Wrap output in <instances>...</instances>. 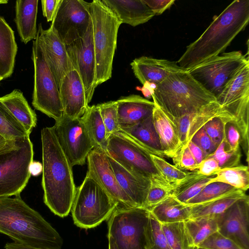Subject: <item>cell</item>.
<instances>
[{"mask_svg":"<svg viewBox=\"0 0 249 249\" xmlns=\"http://www.w3.org/2000/svg\"><path fill=\"white\" fill-rule=\"evenodd\" d=\"M249 21V0H235L218 16L195 41L187 46L177 61L188 70L219 55L230 44Z\"/></svg>","mask_w":249,"mask_h":249,"instance_id":"6da1fadb","label":"cell"},{"mask_svg":"<svg viewBox=\"0 0 249 249\" xmlns=\"http://www.w3.org/2000/svg\"><path fill=\"white\" fill-rule=\"evenodd\" d=\"M41 140L44 202L54 214L64 217L71 210L76 190L72 167L62 151L52 127L41 130Z\"/></svg>","mask_w":249,"mask_h":249,"instance_id":"7a4b0ae2","label":"cell"},{"mask_svg":"<svg viewBox=\"0 0 249 249\" xmlns=\"http://www.w3.org/2000/svg\"><path fill=\"white\" fill-rule=\"evenodd\" d=\"M0 233L14 242L42 249H61L58 232L20 196L0 197Z\"/></svg>","mask_w":249,"mask_h":249,"instance_id":"3957f363","label":"cell"},{"mask_svg":"<svg viewBox=\"0 0 249 249\" xmlns=\"http://www.w3.org/2000/svg\"><path fill=\"white\" fill-rule=\"evenodd\" d=\"M151 95L171 120L197 112L216 101L185 70L170 74L154 87Z\"/></svg>","mask_w":249,"mask_h":249,"instance_id":"277c9868","label":"cell"},{"mask_svg":"<svg viewBox=\"0 0 249 249\" xmlns=\"http://www.w3.org/2000/svg\"><path fill=\"white\" fill-rule=\"evenodd\" d=\"M96 60L95 86L112 77L118 30L122 23L101 0L89 2Z\"/></svg>","mask_w":249,"mask_h":249,"instance_id":"5b68a950","label":"cell"},{"mask_svg":"<svg viewBox=\"0 0 249 249\" xmlns=\"http://www.w3.org/2000/svg\"><path fill=\"white\" fill-rule=\"evenodd\" d=\"M118 204L88 174L76 188L71 211L77 227L90 229L108 219Z\"/></svg>","mask_w":249,"mask_h":249,"instance_id":"8992f818","label":"cell"},{"mask_svg":"<svg viewBox=\"0 0 249 249\" xmlns=\"http://www.w3.org/2000/svg\"><path fill=\"white\" fill-rule=\"evenodd\" d=\"M33 145L29 136L0 152V197L19 196L31 177Z\"/></svg>","mask_w":249,"mask_h":249,"instance_id":"52a82bcc","label":"cell"},{"mask_svg":"<svg viewBox=\"0 0 249 249\" xmlns=\"http://www.w3.org/2000/svg\"><path fill=\"white\" fill-rule=\"evenodd\" d=\"M249 63L240 51L224 53L187 70L194 79L216 98L239 71Z\"/></svg>","mask_w":249,"mask_h":249,"instance_id":"ba28073f","label":"cell"},{"mask_svg":"<svg viewBox=\"0 0 249 249\" xmlns=\"http://www.w3.org/2000/svg\"><path fill=\"white\" fill-rule=\"evenodd\" d=\"M107 154L131 172L147 178L151 182L171 186L159 173L152 160L151 154L121 131L108 138Z\"/></svg>","mask_w":249,"mask_h":249,"instance_id":"9c48e42d","label":"cell"},{"mask_svg":"<svg viewBox=\"0 0 249 249\" xmlns=\"http://www.w3.org/2000/svg\"><path fill=\"white\" fill-rule=\"evenodd\" d=\"M32 59L34 67L32 105L36 109L57 121L64 115L59 91L36 37L33 42Z\"/></svg>","mask_w":249,"mask_h":249,"instance_id":"30bf717a","label":"cell"},{"mask_svg":"<svg viewBox=\"0 0 249 249\" xmlns=\"http://www.w3.org/2000/svg\"><path fill=\"white\" fill-rule=\"evenodd\" d=\"M150 210L117 206L108 220V237L118 249H145L144 229Z\"/></svg>","mask_w":249,"mask_h":249,"instance_id":"8fae6325","label":"cell"},{"mask_svg":"<svg viewBox=\"0 0 249 249\" xmlns=\"http://www.w3.org/2000/svg\"><path fill=\"white\" fill-rule=\"evenodd\" d=\"M216 102L234 118L244 151L249 149V63L244 66L216 98Z\"/></svg>","mask_w":249,"mask_h":249,"instance_id":"7c38bea8","label":"cell"},{"mask_svg":"<svg viewBox=\"0 0 249 249\" xmlns=\"http://www.w3.org/2000/svg\"><path fill=\"white\" fill-rule=\"evenodd\" d=\"M52 128L71 166L85 164L93 146L81 117L63 115Z\"/></svg>","mask_w":249,"mask_h":249,"instance_id":"4fadbf2b","label":"cell"},{"mask_svg":"<svg viewBox=\"0 0 249 249\" xmlns=\"http://www.w3.org/2000/svg\"><path fill=\"white\" fill-rule=\"evenodd\" d=\"M90 21L89 2L61 0L51 27L60 39L68 45L85 36Z\"/></svg>","mask_w":249,"mask_h":249,"instance_id":"5bb4252c","label":"cell"},{"mask_svg":"<svg viewBox=\"0 0 249 249\" xmlns=\"http://www.w3.org/2000/svg\"><path fill=\"white\" fill-rule=\"evenodd\" d=\"M66 47L73 68L82 80L86 102L89 105L96 88V60L91 19L85 36Z\"/></svg>","mask_w":249,"mask_h":249,"instance_id":"9a60e30c","label":"cell"},{"mask_svg":"<svg viewBox=\"0 0 249 249\" xmlns=\"http://www.w3.org/2000/svg\"><path fill=\"white\" fill-rule=\"evenodd\" d=\"M218 232L243 249H249V197L241 198L217 215Z\"/></svg>","mask_w":249,"mask_h":249,"instance_id":"2e32d148","label":"cell"},{"mask_svg":"<svg viewBox=\"0 0 249 249\" xmlns=\"http://www.w3.org/2000/svg\"><path fill=\"white\" fill-rule=\"evenodd\" d=\"M88 174L118 204L125 207H136L120 186L107 155L105 152L93 149L87 158Z\"/></svg>","mask_w":249,"mask_h":249,"instance_id":"e0dca14e","label":"cell"},{"mask_svg":"<svg viewBox=\"0 0 249 249\" xmlns=\"http://www.w3.org/2000/svg\"><path fill=\"white\" fill-rule=\"evenodd\" d=\"M36 37L59 89L64 77L73 68L66 45L51 26L45 30L41 23Z\"/></svg>","mask_w":249,"mask_h":249,"instance_id":"ac0fdd59","label":"cell"},{"mask_svg":"<svg viewBox=\"0 0 249 249\" xmlns=\"http://www.w3.org/2000/svg\"><path fill=\"white\" fill-rule=\"evenodd\" d=\"M216 117L234 120V117L224 109L216 101L204 107L197 112L171 120L178 132L181 146L179 151L187 147L194 135L206 123Z\"/></svg>","mask_w":249,"mask_h":249,"instance_id":"d6986e66","label":"cell"},{"mask_svg":"<svg viewBox=\"0 0 249 249\" xmlns=\"http://www.w3.org/2000/svg\"><path fill=\"white\" fill-rule=\"evenodd\" d=\"M135 76L145 87H154L161 83L170 74L182 71L177 62L142 56L130 63Z\"/></svg>","mask_w":249,"mask_h":249,"instance_id":"ffe728a7","label":"cell"},{"mask_svg":"<svg viewBox=\"0 0 249 249\" xmlns=\"http://www.w3.org/2000/svg\"><path fill=\"white\" fill-rule=\"evenodd\" d=\"M59 91L64 115L71 118L81 117L89 105L82 80L74 68L64 77Z\"/></svg>","mask_w":249,"mask_h":249,"instance_id":"44dd1931","label":"cell"},{"mask_svg":"<svg viewBox=\"0 0 249 249\" xmlns=\"http://www.w3.org/2000/svg\"><path fill=\"white\" fill-rule=\"evenodd\" d=\"M107 157L121 188L136 207L144 208L151 180L127 170L111 157Z\"/></svg>","mask_w":249,"mask_h":249,"instance_id":"7402d4cb","label":"cell"},{"mask_svg":"<svg viewBox=\"0 0 249 249\" xmlns=\"http://www.w3.org/2000/svg\"><path fill=\"white\" fill-rule=\"evenodd\" d=\"M120 129L131 127L153 114V102L139 95L122 96L116 100Z\"/></svg>","mask_w":249,"mask_h":249,"instance_id":"603a6c76","label":"cell"},{"mask_svg":"<svg viewBox=\"0 0 249 249\" xmlns=\"http://www.w3.org/2000/svg\"><path fill=\"white\" fill-rule=\"evenodd\" d=\"M122 23L135 27L150 20L154 14L143 0H101Z\"/></svg>","mask_w":249,"mask_h":249,"instance_id":"cb8c5ba5","label":"cell"},{"mask_svg":"<svg viewBox=\"0 0 249 249\" xmlns=\"http://www.w3.org/2000/svg\"><path fill=\"white\" fill-rule=\"evenodd\" d=\"M152 115L162 152L165 157L172 159L181 148L177 127L168 116L155 104Z\"/></svg>","mask_w":249,"mask_h":249,"instance_id":"d4e9b609","label":"cell"},{"mask_svg":"<svg viewBox=\"0 0 249 249\" xmlns=\"http://www.w3.org/2000/svg\"><path fill=\"white\" fill-rule=\"evenodd\" d=\"M38 3V0L16 1L15 21L20 40L24 44L35 40L36 37Z\"/></svg>","mask_w":249,"mask_h":249,"instance_id":"484cf974","label":"cell"},{"mask_svg":"<svg viewBox=\"0 0 249 249\" xmlns=\"http://www.w3.org/2000/svg\"><path fill=\"white\" fill-rule=\"evenodd\" d=\"M120 131L127 135L151 154L162 158L165 157L154 124L152 115L134 125L120 129Z\"/></svg>","mask_w":249,"mask_h":249,"instance_id":"4316f807","label":"cell"},{"mask_svg":"<svg viewBox=\"0 0 249 249\" xmlns=\"http://www.w3.org/2000/svg\"><path fill=\"white\" fill-rule=\"evenodd\" d=\"M0 101L30 135L36 125L37 118L22 92L15 89L0 97Z\"/></svg>","mask_w":249,"mask_h":249,"instance_id":"83f0119b","label":"cell"},{"mask_svg":"<svg viewBox=\"0 0 249 249\" xmlns=\"http://www.w3.org/2000/svg\"><path fill=\"white\" fill-rule=\"evenodd\" d=\"M17 51L14 31L0 16V77L2 79L12 74Z\"/></svg>","mask_w":249,"mask_h":249,"instance_id":"f1b7e54d","label":"cell"},{"mask_svg":"<svg viewBox=\"0 0 249 249\" xmlns=\"http://www.w3.org/2000/svg\"><path fill=\"white\" fill-rule=\"evenodd\" d=\"M93 149L101 150L107 153V139L106 130L98 105H88L81 117Z\"/></svg>","mask_w":249,"mask_h":249,"instance_id":"f546056e","label":"cell"},{"mask_svg":"<svg viewBox=\"0 0 249 249\" xmlns=\"http://www.w3.org/2000/svg\"><path fill=\"white\" fill-rule=\"evenodd\" d=\"M150 212L162 224L185 221L191 217L190 206L181 203L172 195Z\"/></svg>","mask_w":249,"mask_h":249,"instance_id":"4dcf8cb0","label":"cell"},{"mask_svg":"<svg viewBox=\"0 0 249 249\" xmlns=\"http://www.w3.org/2000/svg\"><path fill=\"white\" fill-rule=\"evenodd\" d=\"M245 192L236 189L212 200L191 205L190 218L221 214L236 201L247 196Z\"/></svg>","mask_w":249,"mask_h":249,"instance_id":"1f68e13d","label":"cell"},{"mask_svg":"<svg viewBox=\"0 0 249 249\" xmlns=\"http://www.w3.org/2000/svg\"><path fill=\"white\" fill-rule=\"evenodd\" d=\"M212 176H204L197 171L190 172L186 178L174 186L172 196L185 204L201 192Z\"/></svg>","mask_w":249,"mask_h":249,"instance_id":"d6a6232c","label":"cell"},{"mask_svg":"<svg viewBox=\"0 0 249 249\" xmlns=\"http://www.w3.org/2000/svg\"><path fill=\"white\" fill-rule=\"evenodd\" d=\"M184 224L196 247H198L210 236L218 231L217 215L189 218L184 221Z\"/></svg>","mask_w":249,"mask_h":249,"instance_id":"836d02e7","label":"cell"},{"mask_svg":"<svg viewBox=\"0 0 249 249\" xmlns=\"http://www.w3.org/2000/svg\"><path fill=\"white\" fill-rule=\"evenodd\" d=\"M213 175L208 184L214 182H221L245 192L249 188V171L248 166L239 165L222 168L215 172Z\"/></svg>","mask_w":249,"mask_h":249,"instance_id":"e575fe53","label":"cell"},{"mask_svg":"<svg viewBox=\"0 0 249 249\" xmlns=\"http://www.w3.org/2000/svg\"><path fill=\"white\" fill-rule=\"evenodd\" d=\"M171 249H196L185 226L184 221L162 224Z\"/></svg>","mask_w":249,"mask_h":249,"instance_id":"d590c367","label":"cell"},{"mask_svg":"<svg viewBox=\"0 0 249 249\" xmlns=\"http://www.w3.org/2000/svg\"><path fill=\"white\" fill-rule=\"evenodd\" d=\"M145 249H171L164 231L162 224L151 213L144 229Z\"/></svg>","mask_w":249,"mask_h":249,"instance_id":"8d00e7d4","label":"cell"},{"mask_svg":"<svg viewBox=\"0 0 249 249\" xmlns=\"http://www.w3.org/2000/svg\"><path fill=\"white\" fill-rule=\"evenodd\" d=\"M0 135L7 140L20 139L30 135L0 101Z\"/></svg>","mask_w":249,"mask_h":249,"instance_id":"74e56055","label":"cell"},{"mask_svg":"<svg viewBox=\"0 0 249 249\" xmlns=\"http://www.w3.org/2000/svg\"><path fill=\"white\" fill-rule=\"evenodd\" d=\"M151 157L159 173L172 186L173 190L176 184L186 178L190 173L170 164L163 158L153 154L151 155Z\"/></svg>","mask_w":249,"mask_h":249,"instance_id":"f35d334b","label":"cell"},{"mask_svg":"<svg viewBox=\"0 0 249 249\" xmlns=\"http://www.w3.org/2000/svg\"><path fill=\"white\" fill-rule=\"evenodd\" d=\"M236 189H237L223 182L211 183L205 186L197 195L187 201L185 204L191 206L203 203Z\"/></svg>","mask_w":249,"mask_h":249,"instance_id":"ab89813d","label":"cell"},{"mask_svg":"<svg viewBox=\"0 0 249 249\" xmlns=\"http://www.w3.org/2000/svg\"><path fill=\"white\" fill-rule=\"evenodd\" d=\"M106 130L107 139L112 134L120 131L116 101L98 104Z\"/></svg>","mask_w":249,"mask_h":249,"instance_id":"60d3db41","label":"cell"},{"mask_svg":"<svg viewBox=\"0 0 249 249\" xmlns=\"http://www.w3.org/2000/svg\"><path fill=\"white\" fill-rule=\"evenodd\" d=\"M226 146L225 137L214 152L207 157L214 158L220 169L238 166L240 162L242 156L240 150L236 152L228 151L226 150Z\"/></svg>","mask_w":249,"mask_h":249,"instance_id":"b9f144b4","label":"cell"},{"mask_svg":"<svg viewBox=\"0 0 249 249\" xmlns=\"http://www.w3.org/2000/svg\"><path fill=\"white\" fill-rule=\"evenodd\" d=\"M172 188L157 182H151L145 202L144 208H151L162 202L172 195Z\"/></svg>","mask_w":249,"mask_h":249,"instance_id":"7bdbcfd3","label":"cell"},{"mask_svg":"<svg viewBox=\"0 0 249 249\" xmlns=\"http://www.w3.org/2000/svg\"><path fill=\"white\" fill-rule=\"evenodd\" d=\"M233 119L216 117L210 120L204 125L205 130L213 142L217 146L225 137V125Z\"/></svg>","mask_w":249,"mask_h":249,"instance_id":"ee69618b","label":"cell"},{"mask_svg":"<svg viewBox=\"0 0 249 249\" xmlns=\"http://www.w3.org/2000/svg\"><path fill=\"white\" fill-rule=\"evenodd\" d=\"M198 247L207 249H243L232 240L218 231L213 233Z\"/></svg>","mask_w":249,"mask_h":249,"instance_id":"f6af8a7d","label":"cell"},{"mask_svg":"<svg viewBox=\"0 0 249 249\" xmlns=\"http://www.w3.org/2000/svg\"><path fill=\"white\" fill-rule=\"evenodd\" d=\"M174 165L183 171H196L198 164L187 147L172 158Z\"/></svg>","mask_w":249,"mask_h":249,"instance_id":"bcb514c9","label":"cell"},{"mask_svg":"<svg viewBox=\"0 0 249 249\" xmlns=\"http://www.w3.org/2000/svg\"><path fill=\"white\" fill-rule=\"evenodd\" d=\"M226 150L236 152L240 150L241 136L234 120L225 125Z\"/></svg>","mask_w":249,"mask_h":249,"instance_id":"7dc6e473","label":"cell"},{"mask_svg":"<svg viewBox=\"0 0 249 249\" xmlns=\"http://www.w3.org/2000/svg\"><path fill=\"white\" fill-rule=\"evenodd\" d=\"M191 141L203 151L206 157L212 154L217 148L203 126L196 133Z\"/></svg>","mask_w":249,"mask_h":249,"instance_id":"c3c4849f","label":"cell"},{"mask_svg":"<svg viewBox=\"0 0 249 249\" xmlns=\"http://www.w3.org/2000/svg\"><path fill=\"white\" fill-rule=\"evenodd\" d=\"M220 169L217 161L213 158L207 157L199 164L196 171L204 176H212Z\"/></svg>","mask_w":249,"mask_h":249,"instance_id":"681fc988","label":"cell"},{"mask_svg":"<svg viewBox=\"0 0 249 249\" xmlns=\"http://www.w3.org/2000/svg\"><path fill=\"white\" fill-rule=\"evenodd\" d=\"M155 16L159 15L170 8L174 3V0H143Z\"/></svg>","mask_w":249,"mask_h":249,"instance_id":"f907efd6","label":"cell"},{"mask_svg":"<svg viewBox=\"0 0 249 249\" xmlns=\"http://www.w3.org/2000/svg\"><path fill=\"white\" fill-rule=\"evenodd\" d=\"M61 0H42L43 15L48 22L52 21Z\"/></svg>","mask_w":249,"mask_h":249,"instance_id":"816d5d0a","label":"cell"},{"mask_svg":"<svg viewBox=\"0 0 249 249\" xmlns=\"http://www.w3.org/2000/svg\"><path fill=\"white\" fill-rule=\"evenodd\" d=\"M187 147L198 164L206 158V156L203 151L191 141Z\"/></svg>","mask_w":249,"mask_h":249,"instance_id":"f5cc1de1","label":"cell"},{"mask_svg":"<svg viewBox=\"0 0 249 249\" xmlns=\"http://www.w3.org/2000/svg\"><path fill=\"white\" fill-rule=\"evenodd\" d=\"M18 139L7 140L0 135V152L13 145Z\"/></svg>","mask_w":249,"mask_h":249,"instance_id":"db71d44e","label":"cell"},{"mask_svg":"<svg viewBox=\"0 0 249 249\" xmlns=\"http://www.w3.org/2000/svg\"><path fill=\"white\" fill-rule=\"evenodd\" d=\"M42 172V164L39 162L33 161L30 166V172L33 176H37Z\"/></svg>","mask_w":249,"mask_h":249,"instance_id":"11a10c76","label":"cell"},{"mask_svg":"<svg viewBox=\"0 0 249 249\" xmlns=\"http://www.w3.org/2000/svg\"><path fill=\"white\" fill-rule=\"evenodd\" d=\"M4 249H42L17 244L15 242L8 243L6 244Z\"/></svg>","mask_w":249,"mask_h":249,"instance_id":"9f6ffc18","label":"cell"},{"mask_svg":"<svg viewBox=\"0 0 249 249\" xmlns=\"http://www.w3.org/2000/svg\"><path fill=\"white\" fill-rule=\"evenodd\" d=\"M108 249H118L114 241L111 237H108Z\"/></svg>","mask_w":249,"mask_h":249,"instance_id":"6f0895ef","label":"cell"},{"mask_svg":"<svg viewBox=\"0 0 249 249\" xmlns=\"http://www.w3.org/2000/svg\"><path fill=\"white\" fill-rule=\"evenodd\" d=\"M8 3V1L6 0H0V4H6Z\"/></svg>","mask_w":249,"mask_h":249,"instance_id":"680465c9","label":"cell"},{"mask_svg":"<svg viewBox=\"0 0 249 249\" xmlns=\"http://www.w3.org/2000/svg\"><path fill=\"white\" fill-rule=\"evenodd\" d=\"M196 249H205V248H200V247H196Z\"/></svg>","mask_w":249,"mask_h":249,"instance_id":"91938a15","label":"cell"},{"mask_svg":"<svg viewBox=\"0 0 249 249\" xmlns=\"http://www.w3.org/2000/svg\"><path fill=\"white\" fill-rule=\"evenodd\" d=\"M2 80V78H1L0 77V81L1 80Z\"/></svg>","mask_w":249,"mask_h":249,"instance_id":"94428289","label":"cell"}]
</instances>
